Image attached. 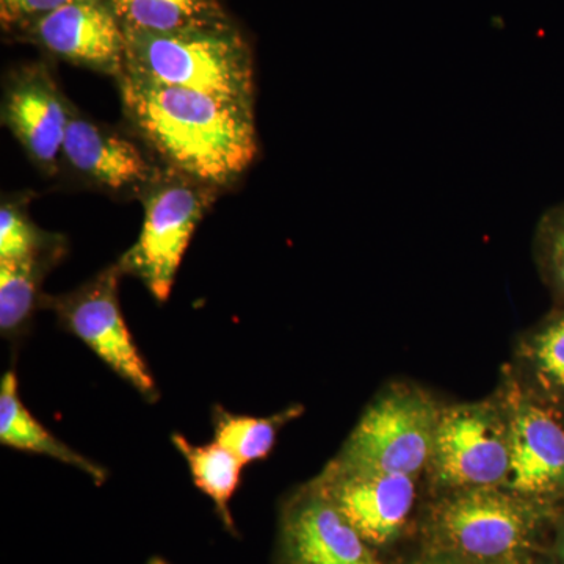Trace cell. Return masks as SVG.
<instances>
[{"instance_id":"cell-5","label":"cell","mask_w":564,"mask_h":564,"mask_svg":"<svg viewBox=\"0 0 564 564\" xmlns=\"http://www.w3.org/2000/svg\"><path fill=\"white\" fill-rule=\"evenodd\" d=\"M144 195L139 240L118 262L121 272L139 278L158 302H166L185 250L203 215L217 198V185L170 170L154 177Z\"/></svg>"},{"instance_id":"cell-18","label":"cell","mask_w":564,"mask_h":564,"mask_svg":"<svg viewBox=\"0 0 564 564\" xmlns=\"http://www.w3.org/2000/svg\"><path fill=\"white\" fill-rule=\"evenodd\" d=\"M62 248L24 259L0 261V332L6 339L21 336L40 300V288Z\"/></svg>"},{"instance_id":"cell-8","label":"cell","mask_w":564,"mask_h":564,"mask_svg":"<svg viewBox=\"0 0 564 564\" xmlns=\"http://www.w3.org/2000/svg\"><path fill=\"white\" fill-rule=\"evenodd\" d=\"M121 276L124 273L115 263L77 291L50 296L47 306L66 332L79 337L118 377L154 402L158 386L122 317L118 295Z\"/></svg>"},{"instance_id":"cell-26","label":"cell","mask_w":564,"mask_h":564,"mask_svg":"<svg viewBox=\"0 0 564 564\" xmlns=\"http://www.w3.org/2000/svg\"><path fill=\"white\" fill-rule=\"evenodd\" d=\"M527 564H541V563H538V562H536V558H534V560H532V562L527 563Z\"/></svg>"},{"instance_id":"cell-12","label":"cell","mask_w":564,"mask_h":564,"mask_svg":"<svg viewBox=\"0 0 564 564\" xmlns=\"http://www.w3.org/2000/svg\"><path fill=\"white\" fill-rule=\"evenodd\" d=\"M2 117L36 165L54 173L70 113L46 66H24L10 77Z\"/></svg>"},{"instance_id":"cell-19","label":"cell","mask_w":564,"mask_h":564,"mask_svg":"<svg viewBox=\"0 0 564 564\" xmlns=\"http://www.w3.org/2000/svg\"><path fill=\"white\" fill-rule=\"evenodd\" d=\"M303 411L302 404H292L270 417H252L229 413L217 404L212 413L215 441L232 452L245 466L261 462L272 454L281 430L299 419Z\"/></svg>"},{"instance_id":"cell-20","label":"cell","mask_w":564,"mask_h":564,"mask_svg":"<svg viewBox=\"0 0 564 564\" xmlns=\"http://www.w3.org/2000/svg\"><path fill=\"white\" fill-rule=\"evenodd\" d=\"M533 259L554 307H564V202L549 207L538 220Z\"/></svg>"},{"instance_id":"cell-23","label":"cell","mask_w":564,"mask_h":564,"mask_svg":"<svg viewBox=\"0 0 564 564\" xmlns=\"http://www.w3.org/2000/svg\"><path fill=\"white\" fill-rule=\"evenodd\" d=\"M392 564H473L466 560L458 558V556L445 554V552L434 551V549L422 547L419 545V551L400 562Z\"/></svg>"},{"instance_id":"cell-13","label":"cell","mask_w":564,"mask_h":564,"mask_svg":"<svg viewBox=\"0 0 564 564\" xmlns=\"http://www.w3.org/2000/svg\"><path fill=\"white\" fill-rule=\"evenodd\" d=\"M62 154L82 176L113 191L148 185L158 176L132 141L73 115Z\"/></svg>"},{"instance_id":"cell-2","label":"cell","mask_w":564,"mask_h":564,"mask_svg":"<svg viewBox=\"0 0 564 564\" xmlns=\"http://www.w3.org/2000/svg\"><path fill=\"white\" fill-rule=\"evenodd\" d=\"M547 507L505 486L436 492L422 510L419 545L473 564H527Z\"/></svg>"},{"instance_id":"cell-24","label":"cell","mask_w":564,"mask_h":564,"mask_svg":"<svg viewBox=\"0 0 564 564\" xmlns=\"http://www.w3.org/2000/svg\"><path fill=\"white\" fill-rule=\"evenodd\" d=\"M558 555L560 560H562V563L564 564V529L562 534H560L558 538Z\"/></svg>"},{"instance_id":"cell-1","label":"cell","mask_w":564,"mask_h":564,"mask_svg":"<svg viewBox=\"0 0 564 564\" xmlns=\"http://www.w3.org/2000/svg\"><path fill=\"white\" fill-rule=\"evenodd\" d=\"M118 82L126 117L170 170L220 187L254 161L252 104L128 74Z\"/></svg>"},{"instance_id":"cell-15","label":"cell","mask_w":564,"mask_h":564,"mask_svg":"<svg viewBox=\"0 0 564 564\" xmlns=\"http://www.w3.org/2000/svg\"><path fill=\"white\" fill-rule=\"evenodd\" d=\"M122 29L154 35L231 28L220 0H106Z\"/></svg>"},{"instance_id":"cell-25","label":"cell","mask_w":564,"mask_h":564,"mask_svg":"<svg viewBox=\"0 0 564 564\" xmlns=\"http://www.w3.org/2000/svg\"><path fill=\"white\" fill-rule=\"evenodd\" d=\"M147 564H170V563L166 562V560L161 558V556H152V558H150V562H148Z\"/></svg>"},{"instance_id":"cell-4","label":"cell","mask_w":564,"mask_h":564,"mask_svg":"<svg viewBox=\"0 0 564 564\" xmlns=\"http://www.w3.org/2000/svg\"><path fill=\"white\" fill-rule=\"evenodd\" d=\"M443 404L411 383L386 386L364 410L337 462L419 478L429 469Z\"/></svg>"},{"instance_id":"cell-10","label":"cell","mask_w":564,"mask_h":564,"mask_svg":"<svg viewBox=\"0 0 564 564\" xmlns=\"http://www.w3.org/2000/svg\"><path fill=\"white\" fill-rule=\"evenodd\" d=\"M273 564H392L356 532L313 480L281 503Z\"/></svg>"},{"instance_id":"cell-9","label":"cell","mask_w":564,"mask_h":564,"mask_svg":"<svg viewBox=\"0 0 564 564\" xmlns=\"http://www.w3.org/2000/svg\"><path fill=\"white\" fill-rule=\"evenodd\" d=\"M510 426V474L505 488L533 502L564 497V422L508 373L500 388Z\"/></svg>"},{"instance_id":"cell-17","label":"cell","mask_w":564,"mask_h":564,"mask_svg":"<svg viewBox=\"0 0 564 564\" xmlns=\"http://www.w3.org/2000/svg\"><path fill=\"white\" fill-rule=\"evenodd\" d=\"M172 441L187 462L193 484L204 496L209 497L225 529L237 534L231 500L239 488L245 464L217 441L195 445L184 434L177 433L173 434Z\"/></svg>"},{"instance_id":"cell-14","label":"cell","mask_w":564,"mask_h":564,"mask_svg":"<svg viewBox=\"0 0 564 564\" xmlns=\"http://www.w3.org/2000/svg\"><path fill=\"white\" fill-rule=\"evenodd\" d=\"M0 443L29 454L58 459L87 474L96 485H102L107 480L106 469L77 454L33 417L22 403L20 383L13 370L3 373L0 383Z\"/></svg>"},{"instance_id":"cell-6","label":"cell","mask_w":564,"mask_h":564,"mask_svg":"<svg viewBox=\"0 0 564 564\" xmlns=\"http://www.w3.org/2000/svg\"><path fill=\"white\" fill-rule=\"evenodd\" d=\"M426 474L434 494L507 485L510 426L500 393L443 406Z\"/></svg>"},{"instance_id":"cell-21","label":"cell","mask_w":564,"mask_h":564,"mask_svg":"<svg viewBox=\"0 0 564 564\" xmlns=\"http://www.w3.org/2000/svg\"><path fill=\"white\" fill-rule=\"evenodd\" d=\"M61 248L55 239H46L29 220L20 204L3 203L0 209V261L24 259L39 252Z\"/></svg>"},{"instance_id":"cell-22","label":"cell","mask_w":564,"mask_h":564,"mask_svg":"<svg viewBox=\"0 0 564 564\" xmlns=\"http://www.w3.org/2000/svg\"><path fill=\"white\" fill-rule=\"evenodd\" d=\"M76 0H0V22L3 31L20 35L41 18Z\"/></svg>"},{"instance_id":"cell-7","label":"cell","mask_w":564,"mask_h":564,"mask_svg":"<svg viewBox=\"0 0 564 564\" xmlns=\"http://www.w3.org/2000/svg\"><path fill=\"white\" fill-rule=\"evenodd\" d=\"M417 480L333 459L313 481L348 524L386 556L419 532Z\"/></svg>"},{"instance_id":"cell-11","label":"cell","mask_w":564,"mask_h":564,"mask_svg":"<svg viewBox=\"0 0 564 564\" xmlns=\"http://www.w3.org/2000/svg\"><path fill=\"white\" fill-rule=\"evenodd\" d=\"M62 61L120 77L124 32L106 0H76L17 35Z\"/></svg>"},{"instance_id":"cell-16","label":"cell","mask_w":564,"mask_h":564,"mask_svg":"<svg viewBox=\"0 0 564 564\" xmlns=\"http://www.w3.org/2000/svg\"><path fill=\"white\" fill-rule=\"evenodd\" d=\"M516 350L518 383L547 402L564 400V307H554L522 334Z\"/></svg>"},{"instance_id":"cell-3","label":"cell","mask_w":564,"mask_h":564,"mask_svg":"<svg viewBox=\"0 0 564 564\" xmlns=\"http://www.w3.org/2000/svg\"><path fill=\"white\" fill-rule=\"evenodd\" d=\"M124 70L137 79L254 101L252 52L236 28L154 35L122 29Z\"/></svg>"}]
</instances>
